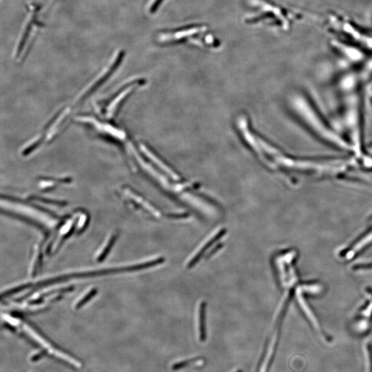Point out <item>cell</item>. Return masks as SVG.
Wrapping results in <instances>:
<instances>
[{"instance_id":"obj_8","label":"cell","mask_w":372,"mask_h":372,"mask_svg":"<svg viewBox=\"0 0 372 372\" xmlns=\"http://www.w3.org/2000/svg\"><path fill=\"white\" fill-rule=\"evenodd\" d=\"M205 311L206 303L201 302L199 307V317H198V329H199L200 339H204L205 338Z\"/></svg>"},{"instance_id":"obj_4","label":"cell","mask_w":372,"mask_h":372,"mask_svg":"<svg viewBox=\"0 0 372 372\" xmlns=\"http://www.w3.org/2000/svg\"><path fill=\"white\" fill-rule=\"evenodd\" d=\"M250 5L255 8V13L246 17L245 21L248 24L267 23L276 26H286L288 20L280 7L273 5L268 0H250Z\"/></svg>"},{"instance_id":"obj_2","label":"cell","mask_w":372,"mask_h":372,"mask_svg":"<svg viewBox=\"0 0 372 372\" xmlns=\"http://www.w3.org/2000/svg\"><path fill=\"white\" fill-rule=\"evenodd\" d=\"M292 105L300 122L314 138L337 150L354 153L348 139L331 126L307 94H296L292 98Z\"/></svg>"},{"instance_id":"obj_7","label":"cell","mask_w":372,"mask_h":372,"mask_svg":"<svg viewBox=\"0 0 372 372\" xmlns=\"http://www.w3.org/2000/svg\"><path fill=\"white\" fill-rule=\"evenodd\" d=\"M117 238V233L115 232L110 234V236L108 237L107 241H106L105 244L102 246L101 250L98 252L97 256L98 261H102L104 258L107 255L108 253H109L110 248H111L112 246H113L114 242H115Z\"/></svg>"},{"instance_id":"obj_10","label":"cell","mask_w":372,"mask_h":372,"mask_svg":"<svg viewBox=\"0 0 372 372\" xmlns=\"http://www.w3.org/2000/svg\"><path fill=\"white\" fill-rule=\"evenodd\" d=\"M163 2V0H152L151 3L150 4V7H148V12L155 13Z\"/></svg>"},{"instance_id":"obj_1","label":"cell","mask_w":372,"mask_h":372,"mask_svg":"<svg viewBox=\"0 0 372 372\" xmlns=\"http://www.w3.org/2000/svg\"><path fill=\"white\" fill-rule=\"evenodd\" d=\"M339 94L343 113V120L348 140L354 153L358 158L364 153L363 117H362V88L359 79L354 76L345 77L339 82Z\"/></svg>"},{"instance_id":"obj_3","label":"cell","mask_w":372,"mask_h":372,"mask_svg":"<svg viewBox=\"0 0 372 372\" xmlns=\"http://www.w3.org/2000/svg\"><path fill=\"white\" fill-rule=\"evenodd\" d=\"M157 40L159 43L165 45L188 43L210 48H216L219 45L217 38L209 32L205 25H192L161 32L158 35Z\"/></svg>"},{"instance_id":"obj_6","label":"cell","mask_w":372,"mask_h":372,"mask_svg":"<svg viewBox=\"0 0 372 372\" xmlns=\"http://www.w3.org/2000/svg\"><path fill=\"white\" fill-rule=\"evenodd\" d=\"M225 233V230L222 229V230L219 231V232H218L217 234H215V236L212 237L211 240H208V242H206V244L204 245V246L201 247V249L196 252L195 255H194L193 257L192 258V259L190 260V262H189L188 265L189 268H190V267H192L193 266L195 265V264L197 263L198 260H199L200 258H201L202 255H203L204 252L208 249V248L211 247L214 243L217 242V240H219V239L221 238V236H222L223 235H224Z\"/></svg>"},{"instance_id":"obj_5","label":"cell","mask_w":372,"mask_h":372,"mask_svg":"<svg viewBox=\"0 0 372 372\" xmlns=\"http://www.w3.org/2000/svg\"><path fill=\"white\" fill-rule=\"evenodd\" d=\"M372 323V290L365 291V299L355 316L353 317L352 325L354 332L360 334L365 333L366 329L370 328Z\"/></svg>"},{"instance_id":"obj_9","label":"cell","mask_w":372,"mask_h":372,"mask_svg":"<svg viewBox=\"0 0 372 372\" xmlns=\"http://www.w3.org/2000/svg\"><path fill=\"white\" fill-rule=\"evenodd\" d=\"M95 293L96 292L94 290H88L86 291V293L82 294V296H80V298L75 301V308H80V307H82L83 305H84L88 301V300H89L90 297H92Z\"/></svg>"}]
</instances>
